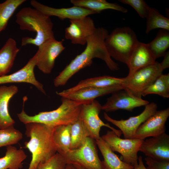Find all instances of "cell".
I'll return each mask as SVG.
<instances>
[{
	"instance_id": "1",
	"label": "cell",
	"mask_w": 169,
	"mask_h": 169,
	"mask_svg": "<svg viewBox=\"0 0 169 169\" xmlns=\"http://www.w3.org/2000/svg\"><path fill=\"white\" fill-rule=\"evenodd\" d=\"M108 34V31L105 28H96L94 33L88 38L84 50L73 59L54 79V86L58 87L65 85L79 71L90 66L95 58L104 61L111 70H118V64L112 59L105 46V40Z\"/></svg>"
},
{
	"instance_id": "2",
	"label": "cell",
	"mask_w": 169,
	"mask_h": 169,
	"mask_svg": "<svg viewBox=\"0 0 169 169\" xmlns=\"http://www.w3.org/2000/svg\"><path fill=\"white\" fill-rule=\"evenodd\" d=\"M25 124L26 136L30 138L24 148L31 152L32 159L28 169H37L38 165L57 153L52 139L53 127L36 122Z\"/></svg>"
},
{
	"instance_id": "3",
	"label": "cell",
	"mask_w": 169,
	"mask_h": 169,
	"mask_svg": "<svg viewBox=\"0 0 169 169\" xmlns=\"http://www.w3.org/2000/svg\"><path fill=\"white\" fill-rule=\"evenodd\" d=\"M16 22L22 30L36 33L34 38L27 37L21 40V45L32 44L38 47L45 42L55 38L53 23L50 18L34 8L24 7L16 15Z\"/></svg>"
},
{
	"instance_id": "4",
	"label": "cell",
	"mask_w": 169,
	"mask_h": 169,
	"mask_svg": "<svg viewBox=\"0 0 169 169\" xmlns=\"http://www.w3.org/2000/svg\"><path fill=\"white\" fill-rule=\"evenodd\" d=\"M61 104L56 109L41 112L33 116L28 115L23 109L17 114L20 121L24 124L36 122L54 127L63 125H71L79 119L82 105L84 103L62 97Z\"/></svg>"
},
{
	"instance_id": "5",
	"label": "cell",
	"mask_w": 169,
	"mask_h": 169,
	"mask_svg": "<svg viewBox=\"0 0 169 169\" xmlns=\"http://www.w3.org/2000/svg\"><path fill=\"white\" fill-rule=\"evenodd\" d=\"M139 42L134 31L125 27L114 29L108 34L105 43L111 58L127 65Z\"/></svg>"
},
{
	"instance_id": "6",
	"label": "cell",
	"mask_w": 169,
	"mask_h": 169,
	"mask_svg": "<svg viewBox=\"0 0 169 169\" xmlns=\"http://www.w3.org/2000/svg\"><path fill=\"white\" fill-rule=\"evenodd\" d=\"M63 156L67 164L77 165L84 169H105L98 156L95 140L90 137L80 147L70 150Z\"/></svg>"
},
{
	"instance_id": "7",
	"label": "cell",
	"mask_w": 169,
	"mask_h": 169,
	"mask_svg": "<svg viewBox=\"0 0 169 169\" xmlns=\"http://www.w3.org/2000/svg\"><path fill=\"white\" fill-rule=\"evenodd\" d=\"M163 69L160 63L154 64L141 68L127 78L124 90L131 95L141 98L143 91L161 74Z\"/></svg>"
},
{
	"instance_id": "8",
	"label": "cell",
	"mask_w": 169,
	"mask_h": 169,
	"mask_svg": "<svg viewBox=\"0 0 169 169\" xmlns=\"http://www.w3.org/2000/svg\"><path fill=\"white\" fill-rule=\"evenodd\" d=\"M99 102L94 100L84 103L81 106L79 119L83 122L89 134V137L95 140L99 139L101 127L105 126L114 131L120 137L122 132L111 126L109 123H105L100 118L99 114L101 110Z\"/></svg>"
},
{
	"instance_id": "9",
	"label": "cell",
	"mask_w": 169,
	"mask_h": 169,
	"mask_svg": "<svg viewBox=\"0 0 169 169\" xmlns=\"http://www.w3.org/2000/svg\"><path fill=\"white\" fill-rule=\"evenodd\" d=\"M101 137L113 151L121 155L123 161L133 166L138 163V153L144 140L121 139L112 131H108Z\"/></svg>"
},
{
	"instance_id": "10",
	"label": "cell",
	"mask_w": 169,
	"mask_h": 169,
	"mask_svg": "<svg viewBox=\"0 0 169 169\" xmlns=\"http://www.w3.org/2000/svg\"><path fill=\"white\" fill-rule=\"evenodd\" d=\"M157 104L151 102L145 106L144 110L139 115L130 117L126 120L113 119L105 112L104 118L117 127L121 131L125 139H132L139 127L157 110Z\"/></svg>"
},
{
	"instance_id": "11",
	"label": "cell",
	"mask_w": 169,
	"mask_h": 169,
	"mask_svg": "<svg viewBox=\"0 0 169 169\" xmlns=\"http://www.w3.org/2000/svg\"><path fill=\"white\" fill-rule=\"evenodd\" d=\"M65 49L62 41L54 38L45 42L38 47L36 53V66L43 73L50 74L54 66L56 59Z\"/></svg>"
},
{
	"instance_id": "12",
	"label": "cell",
	"mask_w": 169,
	"mask_h": 169,
	"mask_svg": "<svg viewBox=\"0 0 169 169\" xmlns=\"http://www.w3.org/2000/svg\"><path fill=\"white\" fill-rule=\"evenodd\" d=\"M69 21V25L65 29V38L73 44H86L88 38L96 28L93 19L88 16Z\"/></svg>"
},
{
	"instance_id": "13",
	"label": "cell",
	"mask_w": 169,
	"mask_h": 169,
	"mask_svg": "<svg viewBox=\"0 0 169 169\" xmlns=\"http://www.w3.org/2000/svg\"><path fill=\"white\" fill-rule=\"evenodd\" d=\"M169 116V108L157 111L139 127L132 139L144 140L165 132V124Z\"/></svg>"
},
{
	"instance_id": "14",
	"label": "cell",
	"mask_w": 169,
	"mask_h": 169,
	"mask_svg": "<svg viewBox=\"0 0 169 169\" xmlns=\"http://www.w3.org/2000/svg\"><path fill=\"white\" fill-rule=\"evenodd\" d=\"M149 103L148 101L134 97L124 90H122L113 93L101 106V110L105 112L119 110L131 111L136 108L146 106Z\"/></svg>"
},
{
	"instance_id": "15",
	"label": "cell",
	"mask_w": 169,
	"mask_h": 169,
	"mask_svg": "<svg viewBox=\"0 0 169 169\" xmlns=\"http://www.w3.org/2000/svg\"><path fill=\"white\" fill-rule=\"evenodd\" d=\"M139 151L159 161H169V136L164 132L143 140Z\"/></svg>"
},
{
	"instance_id": "16",
	"label": "cell",
	"mask_w": 169,
	"mask_h": 169,
	"mask_svg": "<svg viewBox=\"0 0 169 169\" xmlns=\"http://www.w3.org/2000/svg\"><path fill=\"white\" fill-rule=\"evenodd\" d=\"M30 4L33 8L45 15L49 17H57L62 20L66 19L76 20L96 14L91 10L76 6L68 8H55L45 5L35 0H31Z\"/></svg>"
},
{
	"instance_id": "17",
	"label": "cell",
	"mask_w": 169,
	"mask_h": 169,
	"mask_svg": "<svg viewBox=\"0 0 169 169\" xmlns=\"http://www.w3.org/2000/svg\"><path fill=\"white\" fill-rule=\"evenodd\" d=\"M37 61L35 54L26 64L18 71L9 75L0 77V84L9 83H26L34 85L38 90L45 94L43 84L35 78L34 69Z\"/></svg>"
},
{
	"instance_id": "18",
	"label": "cell",
	"mask_w": 169,
	"mask_h": 169,
	"mask_svg": "<svg viewBox=\"0 0 169 169\" xmlns=\"http://www.w3.org/2000/svg\"><path fill=\"white\" fill-rule=\"evenodd\" d=\"M127 81L126 77L119 78L108 75L95 77L82 80L76 85L56 94L62 97L80 89L88 87L105 88L125 85Z\"/></svg>"
},
{
	"instance_id": "19",
	"label": "cell",
	"mask_w": 169,
	"mask_h": 169,
	"mask_svg": "<svg viewBox=\"0 0 169 169\" xmlns=\"http://www.w3.org/2000/svg\"><path fill=\"white\" fill-rule=\"evenodd\" d=\"M156 58L149 49L147 44L139 42L133 52L127 65L129 69L127 78L138 70L153 64Z\"/></svg>"
},
{
	"instance_id": "20",
	"label": "cell",
	"mask_w": 169,
	"mask_h": 169,
	"mask_svg": "<svg viewBox=\"0 0 169 169\" xmlns=\"http://www.w3.org/2000/svg\"><path fill=\"white\" fill-rule=\"evenodd\" d=\"M124 89V85L105 88L88 87L80 89L62 97H66L76 101L84 103L95 100L99 97L113 94Z\"/></svg>"
},
{
	"instance_id": "21",
	"label": "cell",
	"mask_w": 169,
	"mask_h": 169,
	"mask_svg": "<svg viewBox=\"0 0 169 169\" xmlns=\"http://www.w3.org/2000/svg\"><path fill=\"white\" fill-rule=\"evenodd\" d=\"M18 91L15 85L0 86V129L13 126L15 123L11 116L8 110L10 100Z\"/></svg>"
},
{
	"instance_id": "22",
	"label": "cell",
	"mask_w": 169,
	"mask_h": 169,
	"mask_svg": "<svg viewBox=\"0 0 169 169\" xmlns=\"http://www.w3.org/2000/svg\"><path fill=\"white\" fill-rule=\"evenodd\" d=\"M19 51L16 41L12 38H8L0 49V77L10 72Z\"/></svg>"
},
{
	"instance_id": "23",
	"label": "cell",
	"mask_w": 169,
	"mask_h": 169,
	"mask_svg": "<svg viewBox=\"0 0 169 169\" xmlns=\"http://www.w3.org/2000/svg\"><path fill=\"white\" fill-rule=\"evenodd\" d=\"M104 158L105 169H134V166L121 160L109 147L101 137L95 140Z\"/></svg>"
},
{
	"instance_id": "24",
	"label": "cell",
	"mask_w": 169,
	"mask_h": 169,
	"mask_svg": "<svg viewBox=\"0 0 169 169\" xmlns=\"http://www.w3.org/2000/svg\"><path fill=\"white\" fill-rule=\"evenodd\" d=\"M6 147L5 156L0 158V169H21L27 157L25 152L12 145Z\"/></svg>"
},
{
	"instance_id": "25",
	"label": "cell",
	"mask_w": 169,
	"mask_h": 169,
	"mask_svg": "<svg viewBox=\"0 0 169 169\" xmlns=\"http://www.w3.org/2000/svg\"><path fill=\"white\" fill-rule=\"evenodd\" d=\"M71 125L58 126L54 128L53 140L57 152L62 156L69 150L70 144Z\"/></svg>"
},
{
	"instance_id": "26",
	"label": "cell",
	"mask_w": 169,
	"mask_h": 169,
	"mask_svg": "<svg viewBox=\"0 0 169 169\" xmlns=\"http://www.w3.org/2000/svg\"><path fill=\"white\" fill-rule=\"evenodd\" d=\"M73 6L84 8L91 10L96 14L104 10L112 9L123 13L128 12L127 9L116 3H110L105 0H71Z\"/></svg>"
},
{
	"instance_id": "27",
	"label": "cell",
	"mask_w": 169,
	"mask_h": 169,
	"mask_svg": "<svg viewBox=\"0 0 169 169\" xmlns=\"http://www.w3.org/2000/svg\"><path fill=\"white\" fill-rule=\"evenodd\" d=\"M147 44L156 59L163 56L169 47V31L160 29L155 38Z\"/></svg>"
},
{
	"instance_id": "28",
	"label": "cell",
	"mask_w": 169,
	"mask_h": 169,
	"mask_svg": "<svg viewBox=\"0 0 169 169\" xmlns=\"http://www.w3.org/2000/svg\"><path fill=\"white\" fill-rule=\"evenodd\" d=\"M146 32L159 28L169 31V19L160 13L156 9L150 7L146 18Z\"/></svg>"
},
{
	"instance_id": "29",
	"label": "cell",
	"mask_w": 169,
	"mask_h": 169,
	"mask_svg": "<svg viewBox=\"0 0 169 169\" xmlns=\"http://www.w3.org/2000/svg\"><path fill=\"white\" fill-rule=\"evenodd\" d=\"M89 133L82 121L79 119L71 125L70 150L77 149L82 146Z\"/></svg>"
},
{
	"instance_id": "30",
	"label": "cell",
	"mask_w": 169,
	"mask_h": 169,
	"mask_svg": "<svg viewBox=\"0 0 169 169\" xmlns=\"http://www.w3.org/2000/svg\"><path fill=\"white\" fill-rule=\"evenodd\" d=\"M155 94L164 98L169 97V74H161L142 92V96Z\"/></svg>"
},
{
	"instance_id": "31",
	"label": "cell",
	"mask_w": 169,
	"mask_h": 169,
	"mask_svg": "<svg viewBox=\"0 0 169 169\" xmlns=\"http://www.w3.org/2000/svg\"><path fill=\"white\" fill-rule=\"evenodd\" d=\"M26 0H7L0 3V33L4 30L8 22L17 8Z\"/></svg>"
},
{
	"instance_id": "32",
	"label": "cell",
	"mask_w": 169,
	"mask_h": 169,
	"mask_svg": "<svg viewBox=\"0 0 169 169\" xmlns=\"http://www.w3.org/2000/svg\"><path fill=\"white\" fill-rule=\"evenodd\" d=\"M23 137L22 132L15 128L14 126L0 129V147L17 144Z\"/></svg>"
},
{
	"instance_id": "33",
	"label": "cell",
	"mask_w": 169,
	"mask_h": 169,
	"mask_svg": "<svg viewBox=\"0 0 169 169\" xmlns=\"http://www.w3.org/2000/svg\"><path fill=\"white\" fill-rule=\"evenodd\" d=\"M66 165L64 157L57 152L48 160L40 164L37 169H65Z\"/></svg>"
},
{
	"instance_id": "34",
	"label": "cell",
	"mask_w": 169,
	"mask_h": 169,
	"mask_svg": "<svg viewBox=\"0 0 169 169\" xmlns=\"http://www.w3.org/2000/svg\"><path fill=\"white\" fill-rule=\"evenodd\" d=\"M120 2L133 7L142 18H146L150 7L143 0H120Z\"/></svg>"
},
{
	"instance_id": "35",
	"label": "cell",
	"mask_w": 169,
	"mask_h": 169,
	"mask_svg": "<svg viewBox=\"0 0 169 169\" xmlns=\"http://www.w3.org/2000/svg\"><path fill=\"white\" fill-rule=\"evenodd\" d=\"M145 160L146 169H169V161L156 160L148 156Z\"/></svg>"
},
{
	"instance_id": "36",
	"label": "cell",
	"mask_w": 169,
	"mask_h": 169,
	"mask_svg": "<svg viewBox=\"0 0 169 169\" xmlns=\"http://www.w3.org/2000/svg\"><path fill=\"white\" fill-rule=\"evenodd\" d=\"M164 59L160 64L163 70L169 67V52H166L163 56Z\"/></svg>"
},
{
	"instance_id": "37",
	"label": "cell",
	"mask_w": 169,
	"mask_h": 169,
	"mask_svg": "<svg viewBox=\"0 0 169 169\" xmlns=\"http://www.w3.org/2000/svg\"><path fill=\"white\" fill-rule=\"evenodd\" d=\"M134 169H146L144 165L141 156H139L138 163L134 166Z\"/></svg>"
},
{
	"instance_id": "38",
	"label": "cell",
	"mask_w": 169,
	"mask_h": 169,
	"mask_svg": "<svg viewBox=\"0 0 169 169\" xmlns=\"http://www.w3.org/2000/svg\"><path fill=\"white\" fill-rule=\"evenodd\" d=\"M65 169H77L76 166L72 164H67Z\"/></svg>"
},
{
	"instance_id": "39",
	"label": "cell",
	"mask_w": 169,
	"mask_h": 169,
	"mask_svg": "<svg viewBox=\"0 0 169 169\" xmlns=\"http://www.w3.org/2000/svg\"><path fill=\"white\" fill-rule=\"evenodd\" d=\"M74 165L76 166V167L77 168V169H84L83 168H82V167H80V166H78V165Z\"/></svg>"
},
{
	"instance_id": "40",
	"label": "cell",
	"mask_w": 169,
	"mask_h": 169,
	"mask_svg": "<svg viewBox=\"0 0 169 169\" xmlns=\"http://www.w3.org/2000/svg\"></svg>"
}]
</instances>
